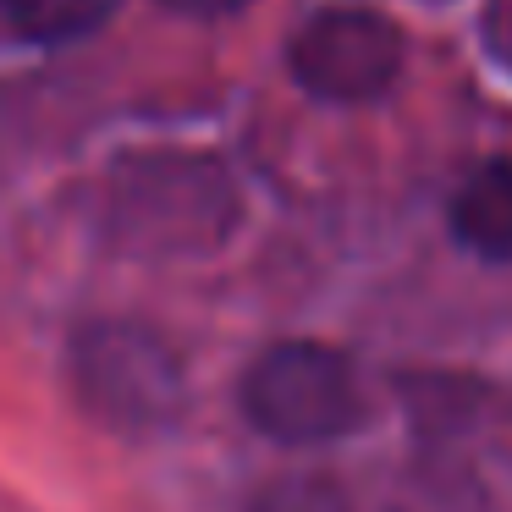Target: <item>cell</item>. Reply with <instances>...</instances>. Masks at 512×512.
<instances>
[{
    "mask_svg": "<svg viewBox=\"0 0 512 512\" xmlns=\"http://www.w3.org/2000/svg\"><path fill=\"white\" fill-rule=\"evenodd\" d=\"M243 413L281 446H325L353 435L369 402L347 353L325 342H276L248 364Z\"/></svg>",
    "mask_w": 512,
    "mask_h": 512,
    "instance_id": "obj_1",
    "label": "cell"
},
{
    "mask_svg": "<svg viewBox=\"0 0 512 512\" xmlns=\"http://www.w3.org/2000/svg\"><path fill=\"white\" fill-rule=\"evenodd\" d=\"M72 386L94 419L116 430H166L188 402L182 358L138 320H94L72 336Z\"/></svg>",
    "mask_w": 512,
    "mask_h": 512,
    "instance_id": "obj_2",
    "label": "cell"
},
{
    "mask_svg": "<svg viewBox=\"0 0 512 512\" xmlns=\"http://www.w3.org/2000/svg\"><path fill=\"white\" fill-rule=\"evenodd\" d=\"M232 221L226 177L204 160H138L111 188V232L138 254H193Z\"/></svg>",
    "mask_w": 512,
    "mask_h": 512,
    "instance_id": "obj_3",
    "label": "cell"
},
{
    "mask_svg": "<svg viewBox=\"0 0 512 512\" xmlns=\"http://www.w3.org/2000/svg\"><path fill=\"white\" fill-rule=\"evenodd\" d=\"M402 28L369 6H331L309 17L287 50V67L303 94L325 105H364L380 100L402 78Z\"/></svg>",
    "mask_w": 512,
    "mask_h": 512,
    "instance_id": "obj_4",
    "label": "cell"
},
{
    "mask_svg": "<svg viewBox=\"0 0 512 512\" xmlns=\"http://www.w3.org/2000/svg\"><path fill=\"white\" fill-rule=\"evenodd\" d=\"M452 237L479 259H512V160H485L452 193Z\"/></svg>",
    "mask_w": 512,
    "mask_h": 512,
    "instance_id": "obj_5",
    "label": "cell"
},
{
    "mask_svg": "<svg viewBox=\"0 0 512 512\" xmlns=\"http://www.w3.org/2000/svg\"><path fill=\"white\" fill-rule=\"evenodd\" d=\"M0 12L28 39H78L116 12V0H0Z\"/></svg>",
    "mask_w": 512,
    "mask_h": 512,
    "instance_id": "obj_6",
    "label": "cell"
},
{
    "mask_svg": "<svg viewBox=\"0 0 512 512\" xmlns=\"http://www.w3.org/2000/svg\"><path fill=\"white\" fill-rule=\"evenodd\" d=\"M248 512H353V496L325 468H292V474L265 479L248 501Z\"/></svg>",
    "mask_w": 512,
    "mask_h": 512,
    "instance_id": "obj_7",
    "label": "cell"
},
{
    "mask_svg": "<svg viewBox=\"0 0 512 512\" xmlns=\"http://www.w3.org/2000/svg\"><path fill=\"white\" fill-rule=\"evenodd\" d=\"M160 6H171L182 17H232V12H243L248 0H160Z\"/></svg>",
    "mask_w": 512,
    "mask_h": 512,
    "instance_id": "obj_8",
    "label": "cell"
}]
</instances>
